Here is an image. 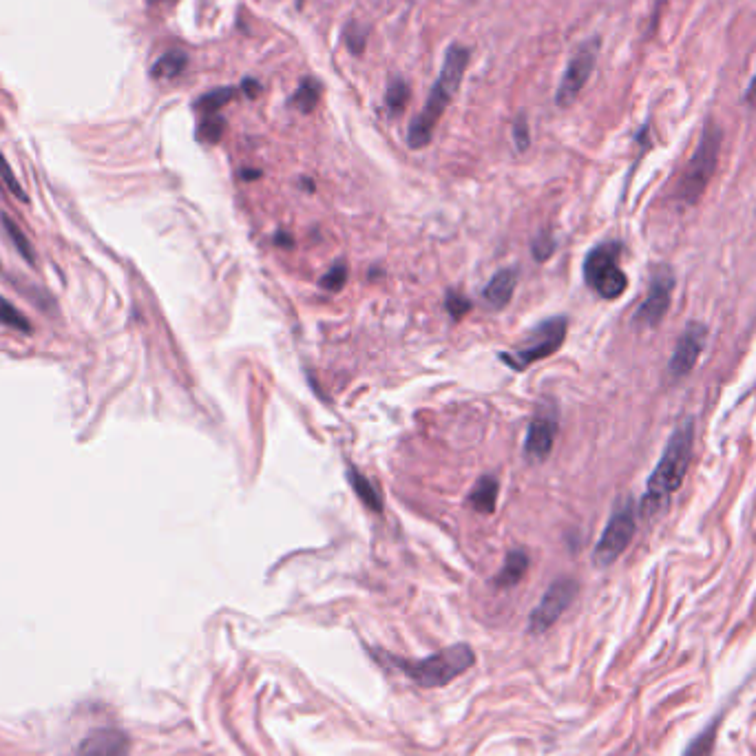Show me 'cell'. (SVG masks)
<instances>
[{"label": "cell", "instance_id": "obj_1", "mask_svg": "<svg viewBox=\"0 0 756 756\" xmlns=\"http://www.w3.org/2000/svg\"><path fill=\"white\" fill-rule=\"evenodd\" d=\"M692 445H695V420L686 418L681 420V425L668 440L664 456L659 458L657 469L653 471V476L648 478L646 496L642 500V509L646 516H655V513L668 502L672 493L684 485L692 458Z\"/></svg>", "mask_w": 756, "mask_h": 756}, {"label": "cell", "instance_id": "obj_2", "mask_svg": "<svg viewBox=\"0 0 756 756\" xmlns=\"http://www.w3.org/2000/svg\"><path fill=\"white\" fill-rule=\"evenodd\" d=\"M467 65H469V49L462 45H451L447 49L443 71H440L434 89L432 93H429L425 109L416 115V120L412 124H409V131H407L409 149L420 151L432 142L440 115L445 113L447 104L454 100V96L458 93Z\"/></svg>", "mask_w": 756, "mask_h": 756}, {"label": "cell", "instance_id": "obj_3", "mask_svg": "<svg viewBox=\"0 0 756 756\" xmlns=\"http://www.w3.org/2000/svg\"><path fill=\"white\" fill-rule=\"evenodd\" d=\"M374 657L381 659L385 666L396 668L401 675L412 679L420 688L449 686L451 681L465 675V672L476 664V653L467 644H454L425 659H403L385 653H374Z\"/></svg>", "mask_w": 756, "mask_h": 756}, {"label": "cell", "instance_id": "obj_4", "mask_svg": "<svg viewBox=\"0 0 756 756\" xmlns=\"http://www.w3.org/2000/svg\"><path fill=\"white\" fill-rule=\"evenodd\" d=\"M721 140H723V133L717 124L708 122L706 126H703L697 151L692 153L686 171L684 175H681L679 186H677V197L681 204L695 206L703 197V193H706L712 175L714 171H717Z\"/></svg>", "mask_w": 756, "mask_h": 756}, {"label": "cell", "instance_id": "obj_5", "mask_svg": "<svg viewBox=\"0 0 756 756\" xmlns=\"http://www.w3.org/2000/svg\"><path fill=\"white\" fill-rule=\"evenodd\" d=\"M619 255H622V246L617 241H608L588 252L584 261V277L586 283L591 286L602 299H617L622 297L628 279L624 275L622 266H619Z\"/></svg>", "mask_w": 756, "mask_h": 756}, {"label": "cell", "instance_id": "obj_6", "mask_svg": "<svg viewBox=\"0 0 756 756\" xmlns=\"http://www.w3.org/2000/svg\"><path fill=\"white\" fill-rule=\"evenodd\" d=\"M564 336H566V319L564 317L549 319L529 332L527 339H524L520 348L516 350V354H500V359L507 365H511L513 370H524V367H529L531 363L542 361L553 352H558L560 345L564 343Z\"/></svg>", "mask_w": 756, "mask_h": 756}, {"label": "cell", "instance_id": "obj_7", "mask_svg": "<svg viewBox=\"0 0 756 756\" xmlns=\"http://www.w3.org/2000/svg\"><path fill=\"white\" fill-rule=\"evenodd\" d=\"M635 531H637V522H635L633 504L630 502L619 504V507L613 511L611 520H608L600 542H597L595 546V553H593L595 564L611 566L619 555L628 549V544L633 542Z\"/></svg>", "mask_w": 756, "mask_h": 756}, {"label": "cell", "instance_id": "obj_8", "mask_svg": "<svg viewBox=\"0 0 756 756\" xmlns=\"http://www.w3.org/2000/svg\"><path fill=\"white\" fill-rule=\"evenodd\" d=\"M577 597V582L571 577H562V580L553 582L549 591L544 593L542 602L533 608L529 617V630L533 635H542L549 630L558 619L566 613V608L573 604Z\"/></svg>", "mask_w": 756, "mask_h": 756}, {"label": "cell", "instance_id": "obj_9", "mask_svg": "<svg viewBox=\"0 0 756 756\" xmlns=\"http://www.w3.org/2000/svg\"><path fill=\"white\" fill-rule=\"evenodd\" d=\"M597 56H600V38L588 40L586 45H582L580 51H577V54L573 56V60L569 62V67H566V71H564L558 96H555V102H558L560 107H571L575 98L580 96L582 89L586 87L588 78H591L595 65H597Z\"/></svg>", "mask_w": 756, "mask_h": 756}, {"label": "cell", "instance_id": "obj_10", "mask_svg": "<svg viewBox=\"0 0 756 756\" xmlns=\"http://www.w3.org/2000/svg\"><path fill=\"white\" fill-rule=\"evenodd\" d=\"M672 288H675V277H672V270L661 266L655 270L653 281H650V290L646 294V299L642 306H639V312L635 314V321L639 325H648V328H655V325L666 317V312L670 308L672 301Z\"/></svg>", "mask_w": 756, "mask_h": 756}, {"label": "cell", "instance_id": "obj_11", "mask_svg": "<svg viewBox=\"0 0 756 756\" xmlns=\"http://www.w3.org/2000/svg\"><path fill=\"white\" fill-rule=\"evenodd\" d=\"M706 339H708L706 325L697 323V321L688 323V328L684 330V334L679 336L677 348H675V352H672V359H670V365H668L672 378H681V376H686V374L695 370L699 356H701L703 348H706Z\"/></svg>", "mask_w": 756, "mask_h": 756}, {"label": "cell", "instance_id": "obj_12", "mask_svg": "<svg viewBox=\"0 0 756 756\" xmlns=\"http://www.w3.org/2000/svg\"><path fill=\"white\" fill-rule=\"evenodd\" d=\"M73 756H131V739L120 728H96L80 741Z\"/></svg>", "mask_w": 756, "mask_h": 756}, {"label": "cell", "instance_id": "obj_13", "mask_svg": "<svg viewBox=\"0 0 756 756\" xmlns=\"http://www.w3.org/2000/svg\"><path fill=\"white\" fill-rule=\"evenodd\" d=\"M555 434H558V418H555L551 412L538 414L529 425L527 440H524V454H527V458L533 462H542L551 454Z\"/></svg>", "mask_w": 756, "mask_h": 756}, {"label": "cell", "instance_id": "obj_14", "mask_svg": "<svg viewBox=\"0 0 756 756\" xmlns=\"http://www.w3.org/2000/svg\"><path fill=\"white\" fill-rule=\"evenodd\" d=\"M516 286H518V272L513 268L500 270L498 275L487 283V288L482 290V297H485V301L493 310L507 308L513 292H516Z\"/></svg>", "mask_w": 756, "mask_h": 756}, {"label": "cell", "instance_id": "obj_15", "mask_svg": "<svg viewBox=\"0 0 756 756\" xmlns=\"http://www.w3.org/2000/svg\"><path fill=\"white\" fill-rule=\"evenodd\" d=\"M527 569H529V555L524 551H511L507 555V562H504L500 575L496 577V584L502 588L516 586L524 577V573H527Z\"/></svg>", "mask_w": 756, "mask_h": 756}, {"label": "cell", "instance_id": "obj_16", "mask_svg": "<svg viewBox=\"0 0 756 756\" xmlns=\"http://www.w3.org/2000/svg\"><path fill=\"white\" fill-rule=\"evenodd\" d=\"M496 500H498V480L491 476L480 478L478 485L469 496L471 507L480 513H491L493 509H496Z\"/></svg>", "mask_w": 756, "mask_h": 756}, {"label": "cell", "instance_id": "obj_17", "mask_svg": "<svg viewBox=\"0 0 756 756\" xmlns=\"http://www.w3.org/2000/svg\"><path fill=\"white\" fill-rule=\"evenodd\" d=\"M188 58L184 51H168L160 60L155 62L151 69V76L155 80H173L180 76V73L186 69Z\"/></svg>", "mask_w": 756, "mask_h": 756}, {"label": "cell", "instance_id": "obj_18", "mask_svg": "<svg viewBox=\"0 0 756 756\" xmlns=\"http://www.w3.org/2000/svg\"><path fill=\"white\" fill-rule=\"evenodd\" d=\"M321 100V84L317 80H303L299 84V89L294 91V96L290 98V107H294L301 113H310L314 111V107H317Z\"/></svg>", "mask_w": 756, "mask_h": 756}, {"label": "cell", "instance_id": "obj_19", "mask_svg": "<svg viewBox=\"0 0 756 756\" xmlns=\"http://www.w3.org/2000/svg\"><path fill=\"white\" fill-rule=\"evenodd\" d=\"M348 478L352 482L354 493L361 498V502L365 504L367 509H372V511H381L383 509L381 496H378L376 489L370 485V480H367L363 474H359V471H356V469L348 471Z\"/></svg>", "mask_w": 756, "mask_h": 756}, {"label": "cell", "instance_id": "obj_20", "mask_svg": "<svg viewBox=\"0 0 756 756\" xmlns=\"http://www.w3.org/2000/svg\"><path fill=\"white\" fill-rule=\"evenodd\" d=\"M717 732H719V719H712L710 726L690 741L684 756H712L714 745H717Z\"/></svg>", "mask_w": 756, "mask_h": 756}, {"label": "cell", "instance_id": "obj_21", "mask_svg": "<svg viewBox=\"0 0 756 756\" xmlns=\"http://www.w3.org/2000/svg\"><path fill=\"white\" fill-rule=\"evenodd\" d=\"M237 96V89L235 87H222V89H213L208 91L206 96H202L197 100V109L204 111V113H215L222 107H226V104L233 100Z\"/></svg>", "mask_w": 756, "mask_h": 756}, {"label": "cell", "instance_id": "obj_22", "mask_svg": "<svg viewBox=\"0 0 756 756\" xmlns=\"http://www.w3.org/2000/svg\"><path fill=\"white\" fill-rule=\"evenodd\" d=\"M224 133H226V120L219 118V115H210V118H206L202 124H199L197 138L206 144H217V142H222Z\"/></svg>", "mask_w": 756, "mask_h": 756}, {"label": "cell", "instance_id": "obj_23", "mask_svg": "<svg viewBox=\"0 0 756 756\" xmlns=\"http://www.w3.org/2000/svg\"><path fill=\"white\" fill-rule=\"evenodd\" d=\"M3 228L7 230L9 239H12L14 248L20 252V257H23V259L27 261V264H34V250H31L29 241H27L25 235H23V230H20V228H18L7 215H3Z\"/></svg>", "mask_w": 756, "mask_h": 756}, {"label": "cell", "instance_id": "obj_24", "mask_svg": "<svg viewBox=\"0 0 756 756\" xmlns=\"http://www.w3.org/2000/svg\"><path fill=\"white\" fill-rule=\"evenodd\" d=\"M385 102H387V107H390V111L401 113L407 107V102H409V87H407V82L401 80V78L392 80L390 89H387Z\"/></svg>", "mask_w": 756, "mask_h": 756}, {"label": "cell", "instance_id": "obj_25", "mask_svg": "<svg viewBox=\"0 0 756 756\" xmlns=\"http://www.w3.org/2000/svg\"><path fill=\"white\" fill-rule=\"evenodd\" d=\"M0 323L9 325V328L14 330H20V332H31L29 328V321L25 319V314H20L12 303H9L7 299L0 297Z\"/></svg>", "mask_w": 756, "mask_h": 756}, {"label": "cell", "instance_id": "obj_26", "mask_svg": "<svg viewBox=\"0 0 756 756\" xmlns=\"http://www.w3.org/2000/svg\"><path fill=\"white\" fill-rule=\"evenodd\" d=\"M345 281H348V266L345 264H334L328 272H325V277L321 279V288L330 290V292H339Z\"/></svg>", "mask_w": 756, "mask_h": 756}, {"label": "cell", "instance_id": "obj_27", "mask_svg": "<svg viewBox=\"0 0 756 756\" xmlns=\"http://www.w3.org/2000/svg\"><path fill=\"white\" fill-rule=\"evenodd\" d=\"M343 36H345V45H348V49L352 51V54H356V56L363 54L367 34H365V29L359 23H350L348 27H345Z\"/></svg>", "mask_w": 756, "mask_h": 756}, {"label": "cell", "instance_id": "obj_28", "mask_svg": "<svg viewBox=\"0 0 756 756\" xmlns=\"http://www.w3.org/2000/svg\"><path fill=\"white\" fill-rule=\"evenodd\" d=\"M447 310L451 317H454L456 321L465 317V314L471 310V303L469 299L462 297V294H456V292H449L447 294Z\"/></svg>", "mask_w": 756, "mask_h": 756}, {"label": "cell", "instance_id": "obj_29", "mask_svg": "<svg viewBox=\"0 0 756 756\" xmlns=\"http://www.w3.org/2000/svg\"><path fill=\"white\" fill-rule=\"evenodd\" d=\"M0 177H3V182L7 184L9 191H12L14 195H18L20 199H23V202H27L25 191H23V188H20L18 180H16L14 173H12V168H9V164L5 162V157H3V155H0Z\"/></svg>", "mask_w": 756, "mask_h": 756}, {"label": "cell", "instance_id": "obj_30", "mask_svg": "<svg viewBox=\"0 0 756 756\" xmlns=\"http://www.w3.org/2000/svg\"><path fill=\"white\" fill-rule=\"evenodd\" d=\"M513 142H516V149L518 151H527L529 149V124H527V118H518L516 124H513Z\"/></svg>", "mask_w": 756, "mask_h": 756}, {"label": "cell", "instance_id": "obj_31", "mask_svg": "<svg viewBox=\"0 0 756 756\" xmlns=\"http://www.w3.org/2000/svg\"><path fill=\"white\" fill-rule=\"evenodd\" d=\"M553 248H555L553 239H551V237H546V235H542V237L535 239V244H533V255H535V259L544 261V259H549V257H551Z\"/></svg>", "mask_w": 756, "mask_h": 756}, {"label": "cell", "instance_id": "obj_32", "mask_svg": "<svg viewBox=\"0 0 756 756\" xmlns=\"http://www.w3.org/2000/svg\"><path fill=\"white\" fill-rule=\"evenodd\" d=\"M241 89H244V91H246V96H248V98H257V96H259V93H261L259 82H257V80H250V78H246V80H244V87H241Z\"/></svg>", "mask_w": 756, "mask_h": 756}, {"label": "cell", "instance_id": "obj_33", "mask_svg": "<svg viewBox=\"0 0 756 756\" xmlns=\"http://www.w3.org/2000/svg\"><path fill=\"white\" fill-rule=\"evenodd\" d=\"M745 102H748V107L756 109V73H754V78L750 82L748 91H745Z\"/></svg>", "mask_w": 756, "mask_h": 756}, {"label": "cell", "instance_id": "obj_34", "mask_svg": "<svg viewBox=\"0 0 756 756\" xmlns=\"http://www.w3.org/2000/svg\"><path fill=\"white\" fill-rule=\"evenodd\" d=\"M149 3L155 5V3H166V0H149Z\"/></svg>", "mask_w": 756, "mask_h": 756}, {"label": "cell", "instance_id": "obj_35", "mask_svg": "<svg viewBox=\"0 0 756 756\" xmlns=\"http://www.w3.org/2000/svg\"><path fill=\"white\" fill-rule=\"evenodd\" d=\"M301 5H303V0H299V7H301Z\"/></svg>", "mask_w": 756, "mask_h": 756}]
</instances>
